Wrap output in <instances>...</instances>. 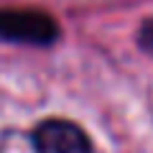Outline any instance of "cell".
<instances>
[{
  "mask_svg": "<svg viewBox=\"0 0 153 153\" xmlns=\"http://www.w3.org/2000/svg\"><path fill=\"white\" fill-rule=\"evenodd\" d=\"M59 33L54 18L38 10H0V38L18 44H51Z\"/></svg>",
  "mask_w": 153,
  "mask_h": 153,
  "instance_id": "obj_1",
  "label": "cell"
},
{
  "mask_svg": "<svg viewBox=\"0 0 153 153\" xmlns=\"http://www.w3.org/2000/svg\"><path fill=\"white\" fill-rule=\"evenodd\" d=\"M36 153H92V143L69 120H46L33 130Z\"/></svg>",
  "mask_w": 153,
  "mask_h": 153,
  "instance_id": "obj_2",
  "label": "cell"
},
{
  "mask_svg": "<svg viewBox=\"0 0 153 153\" xmlns=\"http://www.w3.org/2000/svg\"><path fill=\"white\" fill-rule=\"evenodd\" d=\"M140 46L146 51H153V21L140 28Z\"/></svg>",
  "mask_w": 153,
  "mask_h": 153,
  "instance_id": "obj_3",
  "label": "cell"
}]
</instances>
